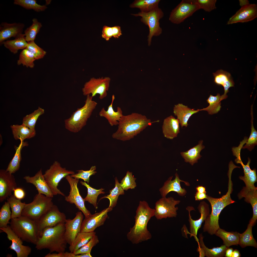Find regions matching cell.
<instances>
[{
	"label": "cell",
	"mask_w": 257,
	"mask_h": 257,
	"mask_svg": "<svg viewBox=\"0 0 257 257\" xmlns=\"http://www.w3.org/2000/svg\"><path fill=\"white\" fill-rule=\"evenodd\" d=\"M158 121L152 122L145 116L136 113L123 115L119 121L117 130L112 137L123 141L129 140L153 123Z\"/></svg>",
	"instance_id": "6da1fadb"
},
{
	"label": "cell",
	"mask_w": 257,
	"mask_h": 257,
	"mask_svg": "<svg viewBox=\"0 0 257 257\" xmlns=\"http://www.w3.org/2000/svg\"><path fill=\"white\" fill-rule=\"evenodd\" d=\"M155 210L146 201H140L134 217V224L127 235L128 239L132 244H138L151 238L152 235L147 226L151 218L154 216Z\"/></svg>",
	"instance_id": "7a4b0ae2"
},
{
	"label": "cell",
	"mask_w": 257,
	"mask_h": 257,
	"mask_svg": "<svg viewBox=\"0 0 257 257\" xmlns=\"http://www.w3.org/2000/svg\"><path fill=\"white\" fill-rule=\"evenodd\" d=\"M65 230V223L45 228L39 237L35 248L39 250L47 249L50 253L64 252L67 243L64 237Z\"/></svg>",
	"instance_id": "3957f363"
},
{
	"label": "cell",
	"mask_w": 257,
	"mask_h": 257,
	"mask_svg": "<svg viewBox=\"0 0 257 257\" xmlns=\"http://www.w3.org/2000/svg\"><path fill=\"white\" fill-rule=\"evenodd\" d=\"M86 96L84 106L78 108L69 118L64 121L65 128L70 132L77 133L80 131L86 125L97 105V103L93 100L91 96Z\"/></svg>",
	"instance_id": "277c9868"
},
{
	"label": "cell",
	"mask_w": 257,
	"mask_h": 257,
	"mask_svg": "<svg viewBox=\"0 0 257 257\" xmlns=\"http://www.w3.org/2000/svg\"><path fill=\"white\" fill-rule=\"evenodd\" d=\"M10 226L23 241L36 245L39 237L37 222L24 216L11 219Z\"/></svg>",
	"instance_id": "5b68a950"
},
{
	"label": "cell",
	"mask_w": 257,
	"mask_h": 257,
	"mask_svg": "<svg viewBox=\"0 0 257 257\" xmlns=\"http://www.w3.org/2000/svg\"><path fill=\"white\" fill-rule=\"evenodd\" d=\"M52 198L39 193L36 194L31 202L26 204L22 216L26 217L37 222L54 204Z\"/></svg>",
	"instance_id": "8992f818"
},
{
	"label": "cell",
	"mask_w": 257,
	"mask_h": 257,
	"mask_svg": "<svg viewBox=\"0 0 257 257\" xmlns=\"http://www.w3.org/2000/svg\"><path fill=\"white\" fill-rule=\"evenodd\" d=\"M206 199L211 204L212 211L205 221L203 230L204 232L212 235L215 234L220 228L218 223L220 213L225 207L229 205V203L227 199L223 197L215 198L207 195Z\"/></svg>",
	"instance_id": "52a82bcc"
},
{
	"label": "cell",
	"mask_w": 257,
	"mask_h": 257,
	"mask_svg": "<svg viewBox=\"0 0 257 257\" xmlns=\"http://www.w3.org/2000/svg\"><path fill=\"white\" fill-rule=\"evenodd\" d=\"M131 15L135 17H141V21L148 26L149 32L147 40L148 45H150L153 37L159 36L162 32L159 21L163 17V12L158 7L148 13L140 11L137 14Z\"/></svg>",
	"instance_id": "ba28073f"
},
{
	"label": "cell",
	"mask_w": 257,
	"mask_h": 257,
	"mask_svg": "<svg viewBox=\"0 0 257 257\" xmlns=\"http://www.w3.org/2000/svg\"><path fill=\"white\" fill-rule=\"evenodd\" d=\"M74 173V171L62 167L59 162L55 161L49 169L45 171L43 175L54 195L59 194L65 196L64 194L58 188V184L63 178Z\"/></svg>",
	"instance_id": "9c48e42d"
},
{
	"label": "cell",
	"mask_w": 257,
	"mask_h": 257,
	"mask_svg": "<svg viewBox=\"0 0 257 257\" xmlns=\"http://www.w3.org/2000/svg\"><path fill=\"white\" fill-rule=\"evenodd\" d=\"M199 9L196 0H183L172 10L169 20L173 23L180 24Z\"/></svg>",
	"instance_id": "30bf717a"
},
{
	"label": "cell",
	"mask_w": 257,
	"mask_h": 257,
	"mask_svg": "<svg viewBox=\"0 0 257 257\" xmlns=\"http://www.w3.org/2000/svg\"><path fill=\"white\" fill-rule=\"evenodd\" d=\"M111 79L108 77L95 78H92L86 82L82 89L83 95L85 96L91 94L93 97L96 94L99 95V98L102 99L107 95V91L110 86Z\"/></svg>",
	"instance_id": "8fae6325"
},
{
	"label": "cell",
	"mask_w": 257,
	"mask_h": 257,
	"mask_svg": "<svg viewBox=\"0 0 257 257\" xmlns=\"http://www.w3.org/2000/svg\"><path fill=\"white\" fill-rule=\"evenodd\" d=\"M66 219L65 214L60 211L57 206L54 204L37 222L39 237L45 228L54 227L60 223H65Z\"/></svg>",
	"instance_id": "7c38bea8"
},
{
	"label": "cell",
	"mask_w": 257,
	"mask_h": 257,
	"mask_svg": "<svg viewBox=\"0 0 257 257\" xmlns=\"http://www.w3.org/2000/svg\"><path fill=\"white\" fill-rule=\"evenodd\" d=\"M180 202L171 197H162L156 203L154 216L158 220L176 217L178 208L175 206Z\"/></svg>",
	"instance_id": "4fadbf2b"
},
{
	"label": "cell",
	"mask_w": 257,
	"mask_h": 257,
	"mask_svg": "<svg viewBox=\"0 0 257 257\" xmlns=\"http://www.w3.org/2000/svg\"><path fill=\"white\" fill-rule=\"evenodd\" d=\"M65 178L70 186V190L69 195L65 197V200L70 203L74 204L83 213L85 218H89L92 214L85 207V201L80 194L77 186L79 179L73 178L69 175Z\"/></svg>",
	"instance_id": "5bb4252c"
},
{
	"label": "cell",
	"mask_w": 257,
	"mask_h": 257,
	"mask_svg": "<svg viewBox=\"0 0 257 257\" xmlns=\"http://www.w3.org/2000/svg\"><path fill=\"white\" fill-rule=\"evenodd\" d=\"M1 232L6 233L7 237L12 241V244L9 248L15 251L17 257H28L31 252V248L29 246L23 245V241L13 231L10 226L5 227H0Z\"/></svg>",
	"instance_id": "9a60e30c"
},
{
	"label": "cell",
	"mask_w": 257,
	"mask_h": 257,
	"mask_svg": "<svg viewBox=\"0 0 257 257\" xmlns=\"http://www.w3.org/2000/svg\"><path fill=\"white\" fill-rule=\"evenodd\" d=\"M17 188L14 176L6 170H0V202L7 199Z\"/></svg>",
	"instance_id": "2e32d148"
},
{
	"label": "cell",
	"mask_w": 257,
	"mask_h": 257,
	"mask_svg": "<svg viewBox=\"0 0 257 257\" xmlns=\"http://www.w3.org/2000/svg\"><path fill=\"white\" fill-rule=\"evenodd\" d=\"M112 209V208L108 207L99 212L92 214L88 218H85L82 221L80 232H94L97 228L104 224L108 217V213Z\"/></svg>",
	"instance_id": "e0dca14e"
},
{
	"label": "cell",
	"mask_w": 257,
	"mask_h": 257,
	"mask_svg": "<svg viewBox=\"0 0 257 257\" xmlns=\"http://www.w3.org/2000/svg\"><path fill=\"white\" fill-rule=\"evenodd\" d=\"M189 212V221L190 225V237L193 236L198 243L199 240L197 235L198 232L201 227L202 223L205 221L209 214V210L208 205L205 202H201L199 205L198 209L201 214L200 217L198 219L194 220L191 218L190 212L193 210L192 207H188L186 208Z\"/></svg>",
	"instance_id": "ac0fdd59"
},
{
	"label": "cell",
	"mask_w": 257,
	"mask_h": 257,
	"mask_svg": "<svg viewBox=\"0 0 257 257\" xmlns=\"http://www.w3.org/2000/svg\"><path fill=\"white\" fill-rule=\"evenodd\" d=\"M83 215L82 212H78L73 219H66L65 222L64 237L67 243L70 245L73 243L78 233L80 232Z\"/></svg>",
	"instance_id": "d6986e66"
},
{
	"label": "cell",
	"mask_w": 257,
	"mask_h": 257,
	"mask_svg": "<svg viewBox=\"0 0 257 257\" xmlns=\"http://www.w3.org/2000/svg\"><path fill=\"white\" fill-rule=\"evenodd\" d=\"M257 17V5L249 4L241 6L227 22L230 25L238 23H244L252 21Z\"/></svg>",
	"instance_id": "ffe728a7"
},
{
	"label": "cell",
	"mask_w": 257,
	"mask_h": 257,
	"mask_svg": "<svg viewBox=\"0 0 257 257\" xmlns=\"http://www.w3.org/2000/svg\"><path fill=\"white\" fill-rule=\"evenodd\" d=\"M239 199L244 198L245 201L250 203L253 210V215L249 221L250 224L253 226L257 219V188L255 186H246L238 194Z\"/></svg>",
	"instance_id": "44dd1931"
},
{
	"label": "cell",
	"mask_w": 257,
	"mask_h": 257,
	"mask_svg": "<svg viewBox=\"0 0 257 257\" xmlns=\"http://www.w3.org/2000/svg\"><path fill=\"white\" fill-rule=\"evenodd\" d=\"M25 27L20 23H9L4 22L0 25V43L2 44L6 40L13 37L15 38L22 34Z\"/></svg>",
	"instance_id": "7402d4cb"
},
{
	"label": "cell",
	"mask_w": 257,
	"mask_h": 257,
	"mask_svg": "<svg viewBox=\"0 0 257 257\" xmlns=\"http://www.w3.org/2000/svg\"><path fill=\"white\" fill-rule=\"evenodd\" d=\"M23 178L27 183L32 184L35 186L38 193L49 198L53 197L54 195L45 179L41 168L34 176H25Z\"/></svg>",
	"instance_id": "603a6c76"
},
{
	"label": "cell",
	"mask_w": 257,
	"mask_h": 257,
	"mask_svg": "<svg viewBox=\"0 0 257 257\" xmlns=\"http://www.w3.org/2000/svg\"><path fill=\"white\" fill-rule=\"evenodd\" d=\"M175 178L172 180L173 176L169 177L164 183L163 187L160 188L159 191L162 197H166L169 192L173 191L177 192L180 196H183L185 195L186 191L184 188H182L181 186L180 182H184L187 186L189 185L187 182L181 180L178 174L176 173L175 174Z\"/></svg>",
	"instance_id": "cb8c5ba5"
},
{
	"label": "cell",
	"mask_w": 257,
	"mask_h": 257,
	"mask_svg": "<svg viewBox=\"0 0 257 257\" xmlns=\"http://www.w3.org/2000/svg\"><path fill=\"white\" fill-rule=\"evenodd\" d=\"M214 82L217 85L222 86L224 89L223 94L221 96L220 101L226 99L227 97V93L229 92V89L234 86V83L230 73L222 69L217 70L213 73Z\"/></svg>",
	"instance_id": "d4e9b609"
},
{
	"label": "cell",
	"mask_w": 257,
	"mask_h": 257,
	"mask_svg": "<svg viewBox=\"0 0 257 257\" xmlns=\"http://www.w3.org/2000/svg\"><path fill=\"white\" fill-rule=\"evenodd\" d=\"M179 122L172 115L165 118L162 127L163 135L166 138L172 139L176 137L180 133Z\"/></svg>",
	"instance_id": "484cf974"
},
{
	"label": "cell",
	"mask_w": 257,
	"mask_h": 257,
	"mask_svg": "<svg viewBox=\"0 0 257 257\" xmlns=\"http://www.w3.org/2000/svg\"><path fill=\"white\" fill-rule=\"evenodd\" d=\"M199 111L198 109L195 110L194 109H191L181 103L175 105L173 108V113L177 116L182 128L187 127L188 125V121L190 117Z\"/></svg>",
	"instance_id": "4316f807"
},
{
	"label": "cell",
	"mask_w": 257,
	"mask_h": 257,
	"mask_svg": "<svg viewBox=\"0 0 257 257\" xmlns=\"http://www.w3.org/2000/svg\"><path fill=\"white\" fill-rule=\"evenodd\" d=\"M115 98L114 95H113L111 103L108 106L107 110L103 108L99 113L100 117H104L107 120L111 126L118 125L119 121L123 115L122 111L120 107H117L116 112L113 109V104Z\"/></svg>",
	"instance_id": "83f0119b"
},
{
	"label": "cell",
	"mask_w": 257,
	"mask_h": 257,
	"mask_svg": "<svg viewBox=\"0 0 257 257\" xmlns=\"http://www.w3.org/2000/svg\"><path fill=\"white\" fill-rule=\"evenodd\" d=\"M203 140H200L195 146L186 152L180 153L185 162L189 163L192 166L198 162V160L202 157L200 153L205 147L203 145Z\"/></svg>",
	"instance_id": "f1b7e54d"
},
{
	"label": "cell",
	"mask_w": 257,
	"mask_h": 257,
	"mask_svg": "<svg viewBox=\"0 0 257 257\" xmlns=\"http://www.w3.org/2000/svg\"><path fill=\"white\" fill-rule=\"evenodd\" d=\"M12 134L15 140L24 141L26 139L33 137L36 135L35 130L31 129L22 124L13 125L10 126Z\"/></svg>",
	"instance_id": "f546056e"
},
{
	"label": "cell",
	"mask_w": 257,
	"mask_h": 257,
	"mask_svg": "<svg viewBox=\"0 0 257 257\" xmlns=\"http://www.w3.org/2000/svg\"><path fill=\"white\" fill-rule=\"evenodd\" d=\"M5 47L8 49L11 52L16 54L20 49H26L27 45L24 34H22L13 40H8L3 42Z\"/></svg>",
	"instance_id": "4dcf8cb0"
},
{
	"label": "cell",
	"mask_w": 257,
	"mask_h": 257,
	"mask_svg": "<svg viewBox=\"0 0 257 257\" xmlns=\"http://www.w3.org/2000/svg\"><path fill=\"white\" fill-rule=\"evenodd\" d=\"M203 239V237L202 234H200L198 247L203 250L205 256L207 257H222L225 256L226 251L228 247L224 245L220 247L209 249L204 244Z\"/></svg>",
	"instance_id": "1f68e13d"
},
{
	"label": "cell",
	"mask_w": 257,
	"mask_h": 257,
	"mask_svg": "<svg viewBox=\"0 0 257 257\" xmlns=\"http://www.w3.org/2000/svg\"><path fill=\"white\" fill-rule=\"evenodd\" d=\"M240 234L237 232H227L220 228L215 234L221 238L224 244L228 247L238 244Z\"/></svg>",
	"instance_id": "d6a6232c"
},
{
	"label": "cell",
	"mask_w": 257,
	"mask_h": 257,
	"mask_svg": "<svg viewBox=\"0 0 257 257\" xmlns=\"http://www.w3.org/2000/svg\"><path fill=\"white\" fill-rule=\"evenodd\" d=\"M96 234L94 232H80L76 236L72 244L70 245L69 250L73 253L86 244Z\"/></svg>",
	"instance_id": "836d02e7"
},
{
	"label": "cell",
	"mask_w": 257,
	"mask_h": 257,
	"mask_svg": "<svg viewBox=\"0 0 257 257\" xmlns=\"http://www.w3.org/2000/svg\"><path fill=\"white\" fill-rule=\"evenodd\" d=\"M28 143L20 140V143L18 147H15L16 150L14 156L9 163L6 170L11 174L15 173L19 170L21 160V152L22 148L27 146Z\"/></svg>",
	"instance_id": "e575fe53"
},
{
	"label": "cell",
	"mask_w": 257,
	"mask_h": 257,
	"mask_svg": "<svg viewBox=\"0 0 257 257\" xmlns=\"http://www.w3.org/2000/svg\"><path fill=\"white\" fill-rule=\"evenodd\" d=\"M160 0H135L129 5L132 8L140 9L141 12L148 13L158 7Z\"/></svg>",
	"instance_id": "d590c367"
},
{
	"label": "cell",
	"mask_w": 257,
	"mask_h": 257,
	"mask_svg": "<svg viewBox=\"0 0 257 257\" xmlns=\"http://www.w3.org/2000/svg\"><path fill=\"white\" fill-rule=\"evenodd\" d=\"M253 226L249 223L246 230L243 233L240 234L238 244L241 247L251 246L257 248V243L252 233Z\"/></svg>",
	"instance_id": "8d00e7d4"
},
{
	"label": "cell",
	"mask_w": 257,
	"mask_h": 257,
	"mask_svg": "<svg viewBox=\"0 0 257 257\" xmlns=\"http://www.w3.org/2000/svg\"><path fill=\"white\" fill-rule=\"evenodd\" d=\"M7 201L10 204L11 209V219L20 217L25 205V202H22L21 200L17 199L14 194L12 195L7 199Z\"/></svg>",
	"instance_id": "74e56055"
},
{
	"label": "cell",
	"mask_w": 257,
	"mask_h": 257,
	"mask_svg": "<svg viewBox=\"0 0 257 257\" xmlns=\"http://www.w3.org/2000/svg\"><path fill=\"white\" fill-rule=\"evenodd\" d=\"M80 183L82 185L86 187L87 189V194L84 199V201L92 204L96 209H97V197L99 194L105 193L103 191L104 189L101 188L99 189H96L92 188L85 182L81 181Z\"/></svg>",
	"instance_id": "f35d334b"
},
{
	"label": "cell",
	"mask_w": 257,
	"mask_h": 257,
	"mask_svg": "<svg viewBox=\"0 0 257 257\" xmlns=\"http://www.w3.org/2000/svg\"><path fill=\"white\" fill-rule=\"evenodd\" d=\"M115 180V187L110 191V194L101 198V199L106 198L109 199L110 203L109 207L112 209L116 206L119 196L120 195L124 194V190L116 177Z\"/></svg>",
	"instance_id": "ab89813d"
},
{
	"label": "cell",
	"mask_w": 257,
	"mask_h": 257,
	"mask_svg": "<svg viewBox=\"0 0 257 257\" xmlns=\"http://www.w3.org/2000/svg\"><path fill=\"white\" fill-rule=\"evenodd\" d=\"M220 97L221 95L219 93H217L215 96L210 94L207 100V101L209 104V106L206 108L198 109L199 111H206L210 115L217 113L221 108Z\"/></svg>",
	"instance_id": "60d3db41"
},
{
	"label": "cell",
	"mask_w": 257,
	"mask_h": 257,
	"mask_svg": "<svg viewBox=\"0 0 257 257\" xmlns=\"http://www.w3.org/2000/svg\"><path fill=\"white\" fill-rule=\"evenodd\" d=\"M44 113V109L39 107L37 109L23 118L22 124L31 129L35 130V126L37 120L39 117Z\"/></svg>",
	"instance_id": "b9f144b4"
},
{
	"label": "cell",
	"mask_w": 257,
	"mask_h": 257,
	"mask_svg": "<svg viewBox=\"0 0 257 257\" xmlns=\"http://www.w3.org/2000/svg\"><path fill=\"white\" fill-rule=\"evenodd\" d=\"M32 21L31 25L24 31L25 40L27 42L34 40L42 26L41 23L36 18H33Z\"/></svg>",
	"instance_id": "7bdbcfd3"
},
{
	"label": "cell",
	"mask_w": 257,
	"mask_h": 257,
	"mask_svg": "<svg viewBox=\"0 0 257 257\" xmlns=\"http://www.w3.org/2000/svg\"><path fill=\"white\" fill-rule=\"evenodd\" d=\"M14 3L25 9H32L38 12L44 11L47 8L45 5L38 4L35 0H14Z\"/></svg>",
	"instance_id": "ee69618b"
},
{
	"label": "cell",
	"mask_w": 257,
	"mask_h": 257,
	"mask_svg": "<svg viewBox=\"0 0 257 257\" xmlns=\"http://www.w3.org/2000/svg\"><path fill=\"white\" fill-rule=\"evenodd\" d=\"M35 60L33 54L29 50L25 49L20 52L17 64L18 65L22 64L27 68H33L34 66V62Z\"/></svg>",
	"instance_id": "f6af8a7d"
},
{
	"label": "cell",
	"mask_w": 257,
	"mask_h": 257,
	"mask_svg": "<svg viewBox=\"0 0 257 257\" xmlns=\"http://www.w3.org/2000/svg\"><path fill=\"white\" fill-rule=\"evenodd\" d=\"M102 33V38L107 41L112 37L118 38L122 35L121 27L119 26L110 27L104 25L103 28Z\"/></svg>",
	"instance_id": "bcb514c9"
},
{
	"label": "cell",
	"mask_w": 257,
	"mask_h": 257,
	"mask_svg": "<svg viewBox=\"0 0 257 257\" xmlns=\"http://www.w3.org/2000/svg\"><path fill=\"white\" fill-rule=\"evenodd\" d=\"M10 206L8 201L5 202L0 210V227H5L11 219V212Z\"/></svg>",
	"instance_id": "7dc6e473"
},
{
	"label": "cell",
	"mask_w": 257,
	"mask_h": 257,
	"mask_svg": "<svg viewBox=\"0 0 257 257\" xmlns=\"http://www.w3.org/2000/svg\"><path fill=\"white\" fill-rule=\"evenodd\" d=\"M251 133L249 138L246 142V144L242 147L243 149L247 148L250 151H251L257 144V131L254 128L253 125L252 105L251 106Z\"/></svg>",
	"instance_id": "c3c4849f"
},
{
	"label": "cell",
	"mask_w": 257,
	"mask_h": 257,
	"mask_svg": "<svg viewBox=\"0 0 257 257\" xmlns=\"http://www.w3.org/2000/svg\"><path fill=\"white\" fill-rule=\"evenodd\" d=\"M96 167L95 166H92L89 170H77L76 171L78 172L77 173L71 175L70 176L74 178L83 179L85 182H86L87 183L89 184V182L90 176L94 175L97 173V172L96 171Z\"/></svg>",
	"instance_id": "681fc988"
},
{
	"label": "cell",
	"mask_w": 257,
	"mask_h": 257,
	"mask_svg": "<svg viewBox=\"0 0 257 257\" xmlns=\"http://www.w3.org/2000/svg\"><path fill=\"white\" fill-rule=\"evenodd\" d=\"M136 178L132 175V173L129 171L127 172L125 176L121 181V185L124 190L134 189L136 186L135 181Z\"/></svg>",
	"instance_id": "f907efd6"
},
{
	"label": "cell",
	"mask_w": 257,
	"mask_h": 257,
	"mask_svg": "<svg viewBox=\"0 0 257 257\" xmlns=\"http://www.w3.org/2000/svg\"><path fill=\"white\" fill-rule=\"evenodd\" d=\"M34 55L35 60L43 58L46 55V52L43 49L38 46L34 41L27 42L26 48Z\"/></svg>",
	"instance_id": "816d5d0a"
},
{
	"label": "cell",
	"mask_w": 257,
	"mask_h": 257,
	"mask_svg": "<svg viewBox=\"0 0 257 257\" xmlns=\"http://www.w3.org/2000/svg\"><path fill=\"white\" fill-rule=\"evenodd\" d=\"M99 242L98 237L95 235L86 244L73 253L75 255L90 253L92 248Z\"/></svg>",
	"instance_id": "f5cc1de1"
},
{
	"label": "cell",
	"mask_w": 257,
	"mask_h": 257,
	"mask_svg": "<svg viewBox=\"0 0 257 257\" xmlns=\"http://www.w3.org/2000/svg\"><path fill=\"white\" fill-rule=\"evenodd\" d=\"M200 9L209 12L216 9V0H196Z\"/></svg>",
	"instance_id": "db71d44e"
},
{
	"label": "cell",
	"mask_w": 257,
	"mask_h": 257,
	"mask_svg": "<svg viewBox=\"0 0 257 257\" xmlns=\"http://www.w3.org/2000/svg\"><path fill=\"white\" fill-rule=\"evenodd\" d=\"M239 178L244 182L246 186H255L254 184L257 181L256 170H252L249 173L244 174V176H240Z\"/></svg>",
	"instance_id": "11a10c76"
},
{
	"label": "cell",
	"mask_w": 257,
	"mask_h": 257,
	"mask_svg": "<svg viewBox=\"0 0 257 257\" xmlns=\"http://www.w3.org/2000/svg\"><path fill=\"white\" fill-rule=\"evenodd\" d=\"M14 195L17 199L21 200L24 198L25 197V193L23 188H17L14 190Z\"/></svg>",
	"instance_id": "9f6ffc18"
},
{
	"label": "cell",
	"mask_w": 257,
	"mask_h": 257,
	"mask_svg": "<svg viewBox=\"0 0 257 257\" xmlns=\"http://www.w3.org/2000/svg\"><path fill=\"white\" fill-rule=\"evenodd\" d=\"M206 193H200L197 192L195 195V200L196 201H200L204 199H206L207 195Z\"/></svg>",
	"instance_id": "6f0895ef"
},
{
	"label": "cell",
	"mask_w": 257,
	"mask_h": 257,
	"mask_svg": "<svg viewBox=\"0 0 257 257\" xmlns=\"http://www.w3.org/2000/svg\"><path fill=\"white\" fill-rule=\"evenodd\" d=\"M45 257H66L65 252L58 253H52L50 252L46 255Z\"/></svg>",
	"instance_id": "680465c9"
},
{
	"label": "cell",
	"mask_w": 257,
	"mask_h": 257,
	"mask_svg": "<svg viewBox=\"0 0 257 257\" xmlns=\"http://www.w3.org/2000/svg\"><path fill=\"white\" fill-rule=\"evenodd\" d=\"M248 162L246 165H245L243 163L241 165L244 170V174L248 173H249L252 170L250 168L249 166L251 160L249 158H248Z\"/></svg>",
	"instance_id": "91938a15"
},
{
	"label": "cell",
	"mask_w": 257,
	"mask_h": 257,
	"mask_svg": "<svg viewBox=\"0 0 257 257\" xmlns=\"http://www.w3.org/2000/svg\"><path fill=\"white\" fill-rule=\"evenodd\" d=\"M233 250L232 248H228L226 251L225 256L226 257H232Z\"/></svg>",
	"instance_id": "94428289"
},
{
	"label": "cell",
	"mask_w": 257,
	"mask_h": 257,
	"mask_svg": "<svg viewBox=\"0 0 257 257\" xmlns=\"http://www.w3.org/2000/svg\"><path fill=\"white\" fill-rule=\"evenodd\" d=\"M197 192L200 193H203L206 192L205 188L202 186H199L196 188Z\"/></svg>",
	"instance_id": "6125c7cd"
},
{
	"label": "cell",
	"mask_w": 257,
	"mask_h": 257,
	"mask_svg": "<svg viewBox=\"0 0 257 257\" xmlns=\"http://www.w3.org/2000/svg\"><path fill=\"white\" fill-rule=\"evenodd\" d=\"M240 256L241 254L238 250L237 249L233 250L232 257H239Z\"/></svg>",
	"instance_id": "be15d7a7"
},
{
	"label": "cell",
	"mask_w": 257,
	"mask_h": 257,
	"mask_svg": "<svg viewBox=\"0 0 257 257\" xmlns=\"http://www.w3.org/2000/svg\"><path fill=\"white\" fill-rule=\"evenodd\" d=\"M240 5L241 6L250 4L248 0H239Z\"/></svg>",
	"instance_id": "e7e4bbea"
},
{
	"label": "cell",
	"mask_w": 257,
	"mask_h": 257,
	"mask_svg": "<svg viewBox=\"0 0 257 257\" xmlns=\"http://www.w3.org/2000/svg\"><path fill=\"white\" fill-rule=\"evenodd\" d=\"M90 253L78 254V257H92Z\"/></svg>",
	"instance_id": "03108f58"
},
{
	"label": "cell",
	"mask_w": 257,
	"mask_h": 257,
	"mask_svg": "<svg viewBox=\"0 0 257 257\" xmlns=\"http://www.w3.org/2000/svg\"><path fill=\"white\" fill-rule=\"evenodd\" d=\"M51 0H45L46 1V5H48L50 4L51 2Z\"/></svg>",
	"instance_id": "003e7915"
}]
</instances>
